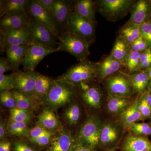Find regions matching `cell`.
<instances>
[{
	"instance_id": "obj_8",
	"label": "cell",
	"mask_w": 151,
	"mask_h": 151,
	"mask_svg": "<svg viewBox=\"0 0 151 151\" xmlns=\"http://www.w3.org/2000/svg\"><path fill=\"white\" fill-rule=\"evenodd\" d=\"M75 3V1L55 0L51 14L58 37L61 33L65 32Z\"/></svg>"
},
{
	"instance_id": "obj_16",
	"label": "cell",
	"mask_w": 151,
	"mask_h": 151,
	"mask_svg": "<svg viewBox=\"0 0 151 151\" xmlns=\"http://www.w3.org/2000/svg\"><path fill=\"white\" fill-rule=\"evenodd\" d=\"M31 18L27 11L6 14L0 19L1 30L19 29L28 26Z\"/></svg>"
},
{
	"instance_id": "obj_49",
	"label": "cell",
	"mask_w": 151,
	"mask_h": 151,
	"mask_svg": "<svg viewBox=\"0 0 151 151\" xmlns=\"http://www.w3.org/2000/svg\"><path fill=\"white\" fill-rule=\"evenodd\" d=\"M73 151H95V148L86 145L76 141Z\"/></svg>"
},
{
	"instance_id": "obj_40",
	"label": "cell",
	"mask_w": 151,
	"mask_h": 151,
	"mask_svg": "<svg viewBox=\"0 0 151 151\" xmlns=\"http://www.w3.org/2000/svg\"><path fill=\"white\" fill-rule=\"evenodd\" d=\"M54 134V132H53L42 135L36 139H30L28 140L30 142L36 145L44 147L50 145Z\"/></svg>"
},
{
	"instance_id": "obj_46",
	"label": "cell",
	"mask_w": 151,
	"mask_h": 151,
	"mask_svg": "<svg viewBox=\"0 0 151 151\" xmlns=\"http://www.w3.org/2000/svg\"><path fill=\"white\" fill-rule=\"evenodd\" d=\"M13 150L14 151H40L33 147L27 143L21 141H17L14 143Z\"/></svg>"
},
{
	"instance_id": "obj_27",
	"label": "cell",
	"mask_w": 151,
	"mask_h": 151,
	"mask_svg": "<svg viewBox=\"0 0 151 151\" xmlns=\"http://www.w3.org/2000/svg\"><path fill=\"white\" fill-rule=\"evenodd\" d=\"M131 50L129 45L120 38H117L113 47L111 55L121 63L126 66L127 56Z\"/></svg>"
},
{
	"instance_id": "obj_44",
	"label": "cell",
	"mask_w": 151,
	"mask_h": 151,
	"mask_svg": "<svg viewBox=\"0 0 151 151\" xmlns=\"http://www.w3.org/2000/svg\"><path fill=\"white\" fill-rule=\"evenodd\" d=\"M139 110L142 119H147L151 117V107L144 96L140 101Z\"/></svg>"
},
{
	"instance_id": "obj_24",
	"label": "cell",
	"mask_w": 151,
	"mask_h": 151,
	"mask_svg": "<svg viewBox=\"0 0 151 151\" xmlns=\"http://www.w3.org/2000/svg\"><path fill=\"white\" fill-rule=\"evenodd\" d=\"M53 79L49 76L39 73L32 97L40 103H42V100L48 92Z\"/></svg>"
},
{
	"instance_id": "obj_33",
	"label": "cell",
	"mask_w": 151,
	"mask_h": 151,
	"mask_svg": "<svg viewBox=\"0 0 151 151\" xmlns=\"http://www.w3.org/2000/svg\"><path fill=\"white\" fill-rule=\"evenodd\" d=\"M10 119L29 125L33 120L32 112L15 107L9 110Z\"/></svg>"
},
{
	"instance_id": "obj_48",
	"label": "cell",
	"mask_w": 151,
	"mask_h": 151,
	"mask_svg": "<svg viewBox=\"0 0 151 151\" xmlns=\"http://www.w3.org/2000/svg\"><path fill=\"white\" fill-rule=\"evenodd\" d=\"M35 1L44 9L51 13L55 0H35Z\"/></svg>"
},
{
	"instance_id": "obj_45",
	"label": "cell",
	"mask_w": 151,
	"mask_h": 151,
	"mask_svg": "<svg viewBox=\"0 0 151 151\" xmlns=\"http://www.w3.org/2000/svg\"><path fill=\"white\" fill-rule=\"evenodd\" d=\"M17 70L7 58L1 57L0 58V75L4 74L7 71Z\"/></svg>"
},
{
	"instance_id": "obj_19",
	"label": "cell",
	"mask_w": 151,
	"mask_h": 151,
	"mask_svg": "<svg viewBox=\"0 0 151 151\" xmlns=\"http://www.w3.org/2000/svg\"><path fill=\"white\" fill-rule=\"evenodd\" d=\"M140 100L137 99L120 113L121 122L126 128H130L133 124L142 119L139 110Z\"/></svg>"
},
{
	"instance_id": "obj_41",
	"label": "cell",
	"mask_w": 151,
	"mask_h": 151,
	"mask_svg": "<svg viewBox=\"0 0 151 151\" xmlns=\"http://www.w3.org/2000/svg\"><path fill=\"white\" fill-rule=\"evenodd\" d=\"M12 90H14V86L11 74L0 75V91Z\"/></svg>"
},
{
	"instance_id": "obj_12",
	"label": "cell",
	"mask_w": 151,
	"mask_h": 151,
	"mask_svg": "<svg viewBox=\"0 0 151 151\" xmlns=\"http://www.w3.org/2000/svg\"><path fill=\"white\" fill-rule=\"evenodd\" d=\"M38 72L33 71H22L15 70L11 73L14 90L32 97L34 89Z\"/></svg>"
},
{
	"instance_id": "obj_1",
	"label": "cell",
	"mask_w": 151,
	"mask_h": 151,
	"mask_svg": "<svg viewBox=\"0 0 151 151\" xmlns=\"http://www.w3.org/2000/svg\"><path fill=\"white\" fill-rule=\"evenodd\" d=\"M76 93V85L60 76L53 79L42 103L52 110H57L71 103Z\"/></svg>"
},
{
	"instance_id": "obj_50",
	"label": "cell",
	"mask_w": 151,
	"mask_h": 151,
	"mask_svg": "<svg viewBox=\"0 0 151 151\" xmlns=\"http://www.w3.org/2000/svg\"><path fill=\"white\" fill-rule=\"evenodd\" d=\"M12 143L6 139L0 142V151H11Z\"/></svg>"
},
{
	"instance_id": "obj_2",
	"label": "cell",
	"mask_w": 151,
	"mask_h": 151,
	"mask_svg": "<svg viewBox=\"0 0 151 151\" xmlns=\"http://www.w3.org/2000/svg\"><path fill=\"white\" fill-rule=\"evenodd\" d=\"M58 46L60 51L68 52L75 57L78 61H83L90 54L89 42L78 36L63 32L58 37Z\"/></svg>"
},
{
	"instance_id": "obj_34",
	"label": "cell",
	"mask_w": 151,
	"mask_h": 151,
	"mask_svg": "<svg viewBox=\"0 0 151 151\" xmlns=\"http://www.w3.org/2000/svg\"><path fill=\"white\" fill-rule=\"evenodd\" d=\"M65 121L71 126L78 123L81 116L80 108L78 104L73 103L65 109L63 114Z\"/></svg>"
},
{
	"instance_id": "obj_31",
	"label": "cell",
	"mask_w": 151,
	"mask_h": 151,
	"mask_svg": "<svg viewBox=\"0 0 151 151\" xmlns=\"http://www.w3.org/2000/svg\"><path fill=\"white\" fill-rule=\"evenodd\" d=\"M108 100L107 108L109 113L120 114L131 104L129 97L110 96Z\"/></svg>"
},
{
	"instance_id": "obj_29",
	"label": "cell",
	"mask_w": 151,
	"mask_h": 151,
	"mask_svg": "<svg viewBox=\"0 0 151 151\" xmlns=\"http://www.w3.org/2000/svg\"><path fill=\"white\" fill-rule=\"evenodd\" d=\"M81 95L84 102L90 107L94 108L101 107V93L95 86H89L86 90H81Z\"/></svg>"
},
{
	"instance_id": "obj_36",
	"label": "cell",
	"mask_w": 151,
	"mask_h": 151,
	"mask_svg": "<svg viewBox=\"0 0 151 151\" xmlns=\"http://www.w3.org/2000/svg\"><path fill=\"white\" fill-rule=\"evenodd\" d=\"M0 101L3 107L9 110L16 107V103L12 90L1 91Z\"/></svg>"
},
{
	"instance_id": "obj_20",
	"label": "cell",
	"mask_w": 151,
	"mask_h": 151,
	"mask_svg": "<svg viewBox=\"0 0 151 151\" xmlns=\"http://www.w3.org/2000/svg\"><path fill=\"white\" fill-rule=\"evenodd\" d=\"M37 125L52 132L58 130L62 127L53 110L47 107L43 108L37 116Z\"/></svg>"
},
{
	"instance_id": "obj_53",
	"label": "cell",
	"mask_w": 151,
	"mask_h": 151,
	"mask_svg": "<svg viewBox=\"0 0 151 151\" xmlns=\"http://www.w3.org/2000/svg\"><path fill=\"white\" fill-rule=\"evenodd\" d=\"M148 88L149 92L151 93V79L149 81V84L148 85Z\"/></svg>"
},
{
	"instance_id": "obj_38",
	"label": "cell",
	"mask_w": 151,
	"mask_h": 151,
	"mask_svg": "<svg viewBox=\"0 0 151 151\" xmlns=\"http://www.w3.org/2000/svg\"><path fill=\"white\" fill-rule=\"evenodd\" d=\"M141 36L148 44L151 49V20H147L140 25Z\"/></svg>"
},
{
	"instance_id": "obj_51",
	"label": "cell",
	"mask_w": 151,
	"mask_h": 151,
	"mask_svg": "<svg viewBox=\"0 0 151 151\" xmlns=\"http://www.w3.org/2000/svg\"><path fill=\"white\" fill-rule=\"evenodd\" d=\"M144 97L145 98L147 102L148 103L151 108V93L150 92L147 93V94L144 95Z\"/></svg>"
},
{
	"instance_id": "obj_21",
	"label": "cell",
	"mask_w": 151,
	"mask_h": 151,
	"mask_svg": "<svg viewBox=\"0 0 151 151\" xmlns=\"http://www.w3.org/2000/svg\"><path fill=\"white\" fill-rule=\"evenodd\" d=\"M29 45L6 46L4 52L6 58L17 70L19 69L20 65L26 54Z\"/></svg>"
},
{
	"instance_id": "obj_5",
	"label": "cell",
	"mask_w": 151,
	"mask_h": 151,
	"mask_svg": "<svg viewBox=\"0 0 151 151\" xmlns=\"http://www.w3.org/2000/svg\"><path fill=\"white\" fill-rule=\"evenodd\" d=\"M136 2L132 0H101L97 1L100 13L108 20L116 22L131 12Z\"/></svg>"
},
{
	"instance_id": "obj_9",
	"label": "cell",
	"mask_w": 151,
	"mask_h": 151,
	"mask_svg": "<svg viewBox=\"0 0 151 151\" xmlns=\"http://www.w3.org/2000/svg\"><path fill=\"white\" fill-rule=\"evenodd\" d=\"M60 51L58 48H53L35 43L29 45L21 65L25 71H33L45 57L53 52Z\"/></svg>"
},
{
	"instance_id": "obj_15",
	"label": "cell",
	"mask_w": 151,
	"mask_h": 151,
	"mask_svg": "<svg viewBox=\"0 0 151 151\" xmlns=\"http://www.w3.org/2000/svg\"><path fill=\"white\" fill-rule=\"evenodd\" d=\"M26 11L32 17L48 27L58 38V35L50 12L44 9L35 0H29L27 4Z\"/></svg>"
},
{
	"instance_id": "obj_23",
	"label": "cell",
	"mask_w": 151,
	"mask_h": 151,
	"mask_svg": "<svg viewBox=\"0 0 151 151\" xmlns=\"http://www.w3.org/2000/svg\"><path fill=\"white\" fill-rule=\"evenodd\" d=\"M74 11L82 17L96 23L95 4L92 0L75 1Z\"/></svg>"
},
{
	"instance_id": "obj_32",
	"label": "cell",
	"mask_w": 151,
	"mask_h": 151,
	"mask_svg": "<svg viewBox=\"0 0 151 151\" xmlns=\"http://www.w3.org/2000/svg\"><path fill=\"white\" fill-rule=\"evenodd\" d=\"M30 130L28 125L23 122H17L9 119L8 124V134L11 136L28 138Z\"/></svg>"
},
{
	"instance_id": "obj_13",
	"label": "cell",
	"mask_w": 151,
	"mask_h": 151,
	"mask_svg": "<svg viewBox=\"0 0 151 151\" xmlns=\"http://www.w3.org/2000/svg\"><path fill=\"white\" fill-rule=\"evenodd\" d=\"M28 26L19 29L1 30V50L4 52L6 46L31 43L29 36Z\"/></svg>"
},
{
	"instance_id": "obj_54",
	"label": "cell",
	"mask_w": 151,
	"mask_h": 151,
	"mask_svg": "<svg viewBox=\"0 0 151 151\" xmlns=\"http://www.w3.org/2000/svg\"></svg>"
},
{
	"instance_id": "obj_14",
	"label": "cell",
	"mask_w": 151,
	"mask_h": 151,
	"mask_svg": "<svg viewBox=\"0 0 151 151\" xmlns=\"http://www.w3.org/2000/svg\"><path fill=\"white\" fill-rule=\"evenodd\" d=\"M76 142L70 131L62 126L53 135L47 151H73Z\"/></svg>"
},
{
	"instance_id": "obj_17",
	"label": "cell",
	"mask_w": 151,
	"mask_h": 151,
	"mask_svg": "<svg viewBox=\"0 0 151 151\" xmlns=\"http://www.w3.org/2000/svg\"><path fill=\"white\" fill-rule=\"evenodd\" d=\"M122 66L111 54L97 63V77L104 80L119 71Z\"/></svg>"
},
{
	"instance_id": "obj_47",
	"label": "cell",
	"mask_w": 151,
	"mask_h": 151,
	"mask_svg": "<svg viewBox=\"0 0 151 151\" xmlns=\"http://www.w3.org/2000/svg\"><path fill=\"white\" fill-rule=\"evenodd\" d=\"M8 121L6 119H1L0 120V140L1 141L6 139L8 134Z\"/></svg>"
},
{
	"instance_id": "obj_39",
	"label": "cell",
	"mask_w": 151,
	"mask_h": 151,
	"mask_svg": "<svg viewBox=\"0 0 151 151\" xmlns=\"http://www.w3.org/2000/svg\"><path fill=\"white\" fill-rule=\"evenodd\" d=\"M129 46L131 50L140 53H142L148 49L150 48L148 44L141 36Z\"/></svg>"
},
{
	"instance_id": "obj_25",
	"label": "cell",
	"mask_w": 151,
	"mask_h": 151,
	"mask_svg": "<svg viewBox=\"0 0 151 151\" xmlns=\"http://www.w3.org/2000/svg\"><path fill=\"white\" fill-rule=\"evenodd\" d=\"M29 0H1L0 18L6 14L26 11Z\"/></svg>"
},
{
	"instance_id": "obj_35",
	"label": "cell",
	"mask_w": 151,
	"mask_h": 151,
	"mask_svg": "<svg viewBox=\"0 0 151 151\" xmlns=\"http://www.w3.org/2000/svg\"><path fill=\"white\" fill-rule=\"evenodd\" d=\"M141 53L130 50L127 56L126 66L131 72L139 70L140 57Z\"/></svg>"
},
{
	"instance_id": "obj_28",
	"label": "cell",
	"mask_w": 151,
	"mask_h": 151,
	"mask_svg": "<svg viewBox=\"0 0 151 151\" xmlns=\"http://www.w3.org/2000/svg\"><path fill=\"white\" fill-rule=\"evenodd\" d=\"M129 78L134 92L138 93L144 92L150 80L146 70L137 71L130 76Z\"/></svg>"
},
{
	"instance_id": "obj_26",
	"label": "cell",
	"mask_w": 151,
	"mask_h": 151,
	"mask_svg": "<svg viewBox=\"0 0 151 151\" xmlns=\"http://www.w3.org/2000/svg\"><path fill=\"white\" fill-rule=\"evenodd\" d=\"M15 99L17 108L32 112L37 110L40 103L33 97L20 93L16 90H12Z\"/></svg>"
},
{
	"instance_id": "obj_6",
	"label": "cell",
	"mask_w": 151,
	"mask_h": 151,
	"mask_svg": "<svg viewBox=\"0 0 151 151\" xmlns=\"http://www.w3.org/2000/svg\"><path fill=\"white\" fill-rule=\"evenodd\" d=\"M96 23L82 17L74 10L70 14L65 32L78 36L91 45L95 38Z\"/></svg>"
},
{
	"instance_id": "obj_11",
	"label": "cell",
	"mask_w": 151,
	"mask_h": 151,
	"mask_svg": "<svg viewBox=\"0 0 151 151\" xmlns=\"http://www.w3.org/2000/svg\"><path fill=\"white\" fill-rule=\"evenodd\" d=\"M124 127L121 122L110 121L104 123L99 145L106 148L115 147L122 139Z\"/></svg>"
},
{
	"instance_id": "obj_4",
	"label": "cell",
	"mask_w": 151,
	"mask_h": 151,
	"mask_svg": "<svg viewBox=\"0 0 151 151\" xmlns=\"http://www.w3.org/2000/svg\"><path fill=\"white\" fill-rule=\"evenodd\" d=\"M97 63L86 59L69 68L60 77L75 85L88 83L97 77Z\"/></svg>"
},
{
	"instance_id": "obj_18",
	"label": "cell",
	"mask_w": 151,
	"mask_h": 151,
	"mask_svg": "<svg viewBox=\"0 0 151 151\" xmlns=\"http://www.w3.org/2000/svg\"><path fill=\"white\" fill-rule=\"evenodd\" d=\"M150 5L148 1L140 0L135 2L131 10V16L127 23L141 25L147 19L150 13Z\"/></svg>"
},
{
	"instance_id": "obj_43",
	"label": "cell",
	"mask_w": 151,
	"mask_h": 151,
	"mask_svg": "<svg viewBox=\"0 0 151 151\" xmlns=\"http://www.w3.org/2000/svg\"><path fill=\"white\" fill-rule=\"evenodd\" d=\"M53 132H54L50 131L43 127L37 125L36 127L30 129L29 136L28 139H36V138L39 137L42 135L50 134V133H52Z\"/></svg>"
},
{
	"instance_id": "obj_10",
	"label": "cell",
	"mask_w": 151,
	"mask_h": 151,
	"mask_svg": "<svg viewBox=\"0 0 151 151\" xmlns=\"http://www.w3.org/2000/svg\"><path fill=\"white\" fill-rule=\"evenodd\" d=\"M105 86L110 96L129 97L134 92L129 76L115 73L105 79Z\"/></svg>"
},
{
	"instance_id": "obj_22",
	"label": "cell",
	"mask_w": 151,
	"mask_h": 151,
	"mask_svg": "<svg viewBox=\"0 0 151 151\" xmlns=\"http://www.w3.org/2000/svg\"><path fill=\"white\" fill-rule=\"evenodd\" d=\"M151 142L145 137L129 134L126 137L123 143L124 151H143Z\"/></svg>"
},
{
	"instance_id": "obj_7",
	"label": "cell",
	"mask_w": 151,
	"mask_h": 151,
	"mask_svg": "<svg viewBox=\"0 0 151 151\" xmlns=\"http://www.w3.org/2000/svg\"><path fill=\"white\" fill-rule=\"evenodd\" d=\"M27 30L31 43L39 44L51 48H57V37L48 27L35 19L32 17Z\"/></svg>"
},
{
	"instance_id": "obj_30",
	"label": "cell",
	"mask_w": 151,
	"mask_h": 151,
	"mask_svg": "<svg viewBox=\"0 0 151 151\" xmlns=\"http://www.w3.org/2000/svg\"><path fill=\"white\" fill-rule=\"evenodd\" d=\"M140 36V25L127 23L120 30L119 37L130 45Z\"/></svg>"
},
{
	"instance_id": "obj_42",
	"label": "cell",
	"mask_w": 151,
	"mask_h": 151,
	"mask_svg": "<svg viewBox=\"0 0 151 151\" xmlns=\"http://www.w3.org/2000/svg\"><path fill=\"white\" fill-rule=\"evenodd\" d=\"M151 65V49L148 48L141 53L139 69L148 68Z\"/></svg>"
},
{
	"instance_id": "obj_37",
	"label": "cell",
	"mask_w": 151,
	"mask_h": 151,
	"mask_svg": "<svg viewBox=\"0 0 151 151\" xmlns=\"http://www.w3.org/2000/svg\"><path fill=\"white\" fill-rule=\"evenodd\" d=\"M130 128L135 135L140 136L151 135V126L147 123H135Z\"/></svg>"
},
{
	"instance_id": "obj_3",
	"label": "cell",
	"mask_w": 151,
	"mask_h": 151,
	"mask_svg": "<svg viewBox=\"0 0 151 151\" xmlns=\"http://www.w3.org/2000/svg\"><path fill=\"white\" fill-rule=\"evenodd\" d=\"M103 124L99 116L90 115L78 129L75 138L76 141L95 148L100 143Z\"/></svg>"
},
{
	"instance_id": "obj_52",
	"label": "cell",
	"mask_w": 151,
	"mask_h": 151,
	"mask_svg": "<svg viewBox=\"0 0 151 151\" xmlns=\"http://www.w3.org/2000/svg\"><path fill=\"white\" fill-rule=\"evenodd\" d=\"M146 71L147 72V73H148V74L150 79H151V65L148 68L146 69Z\"/></svg>"
}]
</instances>
